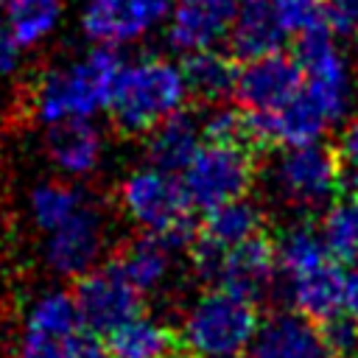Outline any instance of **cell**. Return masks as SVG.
<instances>
[{
  "instance_id": "cell-29",
  "label": "cell",
  "mask_w": 358,
  "mask_h": 358,
  "mask_svg": "<svg viewBox=\"0 0 358 358\" xmlns=\"http://www.w3.org/2000/svg\"><path fill=\"white\" fill-rule=\"evenodd\" d=\"M319 336L333 358H350L358 350V324L347 310L333 313L330 319L319 322Z\"/></svg>"
},
{
  "instance_id": "cell-30",
  "label": "cell",
  "mask_w": 358,
  "mask_h": 358,
  "mask_svg": "<svg viewBox=\"0 0 358 358\" xmlns=\"http://www.w3.org/2000/svg\"><path fill=\"white\" fill-rule=\"evenodd\" d=\"M274 14L285 34H299L316 22L324 20V3L322 0H271Z\"/></svg>"
},
{
  "instance_id": "cell-31",
  "label": "cell",
  "mask_w": 358,
  "mask_h": 358,
  "mask_svg": "<svg viewBox=\"0 0 358 358\" xmlns=\"http://www.w3.org/2000/svg\"><path fill=\"white\" fill-rule=\"evenodd\" d=\"M324 22L330 25L333 34L358 36V0H327Z\"/></svg>"
},
{
  "instance_id": "cell-33",
  "label": "cell",
  "mask_w": 358,
  "mask_h": 358,
  "mask_svg": "<svg viewBox=\"0 0 358 358\" xmlns=\"http://www.w3.org/2000/svg\"><path fill=\"white\" fill-rule=\"evenodd\" d=\"M17 62H20V45L11 36V31L6 25V17L0 14V78H6L8 73H14Z\"/></svg>"
},
{
  "instance_id": "cell-12",
  "label": "cell",
  "mask_w": 358,
  "mask_h": 358,
  "mask_svg": "<svg viewBox=\"0 0 358 358\" xmlns=\"http://www.w3.org/2000/svg\"><path fill=\"white\" fill-rule=\"evenodd\" d=\"M173 0H84L81 28L98 45H126L171 14Z\"/></svg>"
},
{
  "instance_id": "cell-11",
  "label": "cell",
  "mask_w": 358,
  "mask_h": 358,
  "mask_svg": "<svg viewBox=\"0 0 358 358\" xmlns=\"http://www.w3.org/2000/svg\"><path fill=\"white\" fill-rule=\"evenodd\" d=\"M106 246V215L98 204L84 199L78 210L48 232L45 263L62 277H78L101 263Z\"/></svg>"
},
{
  "instance_id": "cell-5",
  "label": "cell",
  "mask_w": 358,
  "mask_h": 358,
  "mask_svg": "<svg viewBox=\"0 0 358 358\" xmlns=\"http://www.w3.org/2000/svg\"><path fill=\"white\" fill-rule=\"evenodd\" d=\"M187 249L196 277L210 288L218 285L260 302L277 280L274 241L266 232H257L235 246H218L201 235H193Z\"/></svg>"
},
{
  "instance_id": "cell-21",
  "label": "cell",
  "mask_w": 358,
  "mask_h": 358,
  "mask_svg": "<svg viewBox=\"0 0 358 358\" xmlns=\"http://www.w3.org/2000/svg\"><path fill=\"white\" fill-rule=\"evenodd\" d=\"M182 78L187 98L199 101L201 106L227 103L235 98V81H238V62L227 53H218L213 48L190 50L182 62Z\"/></svg>"
},
{
  "instance_id": "cell-36",
  "label": "cell",
  "mask_w": 358,
  "mask_h": 358,
  "mask_svg": "<svg viewBox=\"0 0 358 358\" xmlns=\"http://www.w3.org/2000/svg\"><path fill=\"white\" fill-rule=\"evenodd\" d=\"M6 3H8V0H0V8H3V6H6Z\"/></svg>"
},
{
  "instance_id": "cell-6",
  "label": "cell",
  "mask_w": 358,
  "mask_h": 358,
  "mask_svg": "<svg viewBox=\"0 0 358 358\" xmlns=\"http://www.w3.org/2000/svg\"><path fill=\"white\" fill-rule=\"evenodd\" d=\"M14 358H106V347L81 324L73 294L48 291L31 305Z\"/></svg>"
},
{
  "instance_id": "cell-25",
  "label": "cell",
  "mask_w": 358,
  "mask_h": 358,
  "mask_svg": "<svg viewBox=\"0 0 358 358\" xmlns=\"http://www.w3.org/2000/svg\"><path fill=\"white\" fill-rule=\"evenodd\" d=\"M274 255H277V274H282V277L299 274V271L333 257L322 241V232L308 221L288 227L280 235V241H274Z\"/></svg>"
},
{
  "instance_id": "cell-14",
  "label": "cell",
  "mask_w": 358,
  "mask_h": 358,
  "mask_svg": "<svg viewBox=\"0 0 358 358\" xmlns=\"http://www.w3.org/2000/svg\"><path fill=\"white\" fill-rule=\"evenodd\" d=\"M241 0H173L168 20V42L182 50H204L227 39Z\"/></svg>"
},
{
  "instance_id": "cell-3",
  "label": "cell",
  "mask_w": 358,
  "mask_h": 358,
  "mask_svg": "<svg viewBox=\"0 0 358 358\" xmlns=\"http://www.w3.org/2000/svg\"><path fill=\"white\" fill-rule=\"evenodd\" d=\"M117 204L129 221L143 232L162 235L173 249H187L196 235L193 204L176 173L154 165L131 171L117 187Z\"/></svg>"
},
{
  "instance_id": "cell-37",
  "label": "cell",
  "mask_w": 358,
  "mask_h": 358,
  "mask_svg": "<svg viewBox=\"0 0 358 358\" xmlns=\"http://www.w3.org/2000/svg\"><path fill=\"white\" fill-rule=\"evenodd\" d=\"M350 358H358V350H355V352H352V355H350Z\"/></svg>"
},
{
  "instance_id": "cell-9",
  "label": "cell",
  "mask_w": 358,
  "mask_h": 358,
  "mask_svg": "<svg viewBox=\"0 0 358 358\" xmlns=\"http://www.w3.org/2000/svg\"><path fill=\"white\" fill-rule=\"evenodd\" d=\"M271 179L288 204L299 210H316L336 199L344 185V168L336 148L316 140L285 148L271 171Z\"/></svg>"
},
{
  "instance_id": "cell-28",
  "label": "cell",
  "mask_w": 358,
  "mask_h": 358,
  "mask_svg": "<svg viewBox=\"0 0 358 358\" xmlns=\"http://www.w3.org/2000/svg\"><path fill=\"white\" fill-rule=\"evenodd\" d=\"M201 140H213V143H243L252 145V134H249V115L246 109L238 103H215L210 106V112L201 120ZM257 151V148H255Z\"/></svg>"
},
{
  "instance_id": "cell-1",
  "label": "cell",
  "mask_w": 358,
  "mask_h": 358,
  "mask_svg": "<svg viewBox=\"0 0 358 358\" xmlns=\"http://www.w3.org/2000/svg\"><path fill=\"white\" fill-rule=\"evenodd\" d=\"M120 56L109 45H95L84 56L45 70L31 90V109L42 123L62 117H92L109 106Z\"/></svg>"
},
{
  "instance_id": "cell-20",
  "label": "cell",
  "mask_w": 358,
  "mask_h": 358,
  "mask_svg": "<svg viewBox=\"0 0 358 358\" xmlns=\"http://www.w3.org/2000/svg\"><path fill=\"white\" fill-rule=\"evenodd\" d=\"M145 134H148L145 143L148 162L159 171L182 173L193 159L196 148L201 145V120H196V115L187 109H176Z\"/></svg>"
},
{
  "instance_id": "cell-35",
  "label": "cell",
  "mask_w": 358,
  "mask_h": 358,
  "mask_svg": "<svg viewBox=\"0 0 358 358\" xmlns=\"http://www.w3.org/2000/svg\"><path fill=\"white\" fill-rule=\"evenodd\" d=\"M179 358H238V355H196V352H185V350H182Z\"/></svg>"
},
{
  "instance_id": "cell-18",
  "label": "cell",
  "mask_w": 358,
  "mask_h": 358,
  "mask_svg": "<svg viewBox=\"0 0 358 358\" xmlns=\"http://www.w3.org/2000/svg\"><path fill=\"white\" fill-rule=\"evenodd\" d=\"M285 28L280 25L271 0H241L229 39V56L235 62H249L266 53H274L285 42Z\"/></svg>"
},
{
  "instance_id": "cell-22",
  "label": "cell",
  "mask_w": 358,
  "mask_h": 358,
  "mask_svg": "<svg viewBox=\"0 0 358 358\" xmlns=\"http://www.w3.org/2000/svg\"><path fill=\"white\" fill-rule=\"evenodd\" d=\"M173 252H179V249H173L162 235L140 232L131 241H126L115 252L112 260L120 266V271L131 280V285L140 294H148V291H157L165 282V277L171 271Z\"/></svg>"
},
{
  "instance_id": "cell-17",
  "label": "cell",
  "mask_w": 358,
  "mask_h": 358,
  "mask_svg": "<svg viewBox=\"0 0 358 358\" xmlns=\"http://www.w3.org/2000/svg\"><path fill=\"white\" fill-rule=\"evenodd\" d=\"M45 148L50 162L67 176H87L103 154V134L90 117H62L48 123Z\"/></svg>"
},
{
  "instance_id": "cell-7",
  "label": "cell",
  "mask_w": 358,
  "mask_h": 358,
  "mask_svg": "<svg viewBox=\"0 0 358 358\" xmlns=\"http://www.w3.org/2000/svg\"><path fill=\"white\" fill-rule=\"evenodd\" d=\"M255 176L257 151L252 145L204 140L182 171V185L193 207L210 210L215 204L246 196L255 185Z\"/></svg>"
},
{
  "instance_id": "cell-27",
  "label": "cell",
  "mask_w": 358,
  "mask_h": 358,
  "mask_svg": "<svg viewBox=\"0 0 358 358\" xmlns=\"http://www.w3.org/2000/svg\"><path fill=\"white\" fill-rule=\"evenodd\" d=\"M81 201H84V193L78 187H73L67 182H42L31 190L28 207H31L34 224L42 232H50L64 218H70Z\"/></svg>"
},
{
  "instance_id": "cell-34",
  "label": "cell",
  "mask_w": 358,
  "mask_h": 358,
  "mask_svg": "<svg viewBox=\"0 0 358 358\" xmlns=\"http://www.w3.org/2000/svg\"><path fill=\"white\" fill-rule=\"evenodd\" d=\"M344 310L358 324V268L352 274H347V282H344Z\"/></svg>"
},
{
  "instance_id": "cell-2",
  "label": "cell",
  "mask_w": 358,
  "mask_h": 358,
  "mask_svg": "<svg viewBox=\"0 0 358 358\" xmlns=\"http://www.w3.org/2000/svg\"><path fill=\"white\" fill-rule=\"evenodd\" d=\"M187 101L179 64L162 56H143L120 64L109 95V112L123 134H145Z\"/></svg>"
},
{
  "instance_id": "cell-23",
  "label": "cell",
  "mask_w": 358,
  "mask_h": 358,
  "mask_svg": "<svg viewBox=\"0 0 358 358\" xmlns=\"http://www.w3.org/2000/svg\"><path fill=\"white\" fill-rule=\"evenodd\" d=\"M257 232H266V215L246 196L204 210V218L196 227V235H201L218 246H235Z\"/></svg>"
},
{
  "instance_id": "cell-32",
  "label": "cell",
  "mask_w": 358,
  "mask_h": 358,
  "mask_svg": "<svg viewBox=\"0 0 358 358\" xmlns=\"http://www.w3.org/2000/svg\"><path fill=\"white\" fill-rule=\"evenodd\" d=\"M333 148L338 154V162H341L344 173L347 171H355L358 173V115L344 123V129L338 134V143Z\"/></svg>"
},
{
  "instance_id": "cell-4",
  "label": "cell",
  "mask_w": 358,
  "mask_h": 358,
  "mask_svg": "<svg viewBox=\"0 0 358 358\" xmlns=\"http://www.w3.org/2000/svg\"><path fill=\"white\" fill-rule=\"evenodd\" d=\"M257 327L260 310L255 299L213 285L193 299L176 333L185 352L238 355L252 344Z\"/></svg>"
},
{
  "instance_id": "cell-10",
  "label": "cell",
  "mask_w": 358,
  "mask_h": 358,
  "mask_svg": "<svg viewBox=\"0 0 358 358\" xmlns=\"http://www.w3.org/2000/svg\"><path fill=\"white\" fill-rule=\"evenodd\" d=\"M70 294L81 324L101 338L126 319L143 313V294L131 285L115 260L95 263L90 271L78 274Z\"/></svg>"
},
{
  "instance_id": "cell-26",
  "label": "cell",
  "mask_w": 358,
  "mask_h": 358,
  "mask_svg": "<svg viewBox=\"0 0 358 358\" xmlns=\"http://www.w3.org/2000/svg\"><path fill=\"white\" fill-rule=\"evenodd\" d=\"M6 25L20 48L42 42L62 17V0H8L3 6Z\"/></svg>"
},
{
  "instance_id": "cell-19",
  "label": "cell",
  "mask_w": 358,
  "mask_h": 358,
  "mask_svg": "<svg viewBox=\"0 0 358 358\" xmlns=\"http://www.w3.org/2000/svg\"><path fill=\"white\" fill-rule=\"evenodd\" d=\"M106 358H179L182 341L173 327L151 316H131L103 336Z\"/></svg>"
},
{
  "instance_id": "cell-16",
  "label": "cell",
  "mask_w": 358,
  "mask_h": 358,
  "mask_svg": "<svg viewBox=\"0 0 358 358\" xmlns=\"http://www.w3.org/2000/svg\"><path fill=\"white\" fill-rule=\"evenodd\" d=\"M288 282V305L310 322H324L333 313L344 310V282L347 274L336 257H327L299 274L285 277Z\"/></svg>"
},
{
  "instance_id": "cell-13",
  "label": "cell",
  "mask_w": 358,
  "mask_h": 358,
  "mask_svg": "<svg viewBox=\"0 0 358 358\" xmlns=\"http://www.w3.org/2000/svg\"><path fill=\"white\" fill-rule=\"evenodd\" d=\"M302 90V67L282 50L238 64L235 101L249 112H271Z\"/></svg>"
},
{
  "instance_id": "cell-15",
  "label": "cell",
  "mask_w": 358,
  "mask_h": 358,
  "mask_svg": "<svg viewBox=\"0 0 358 358\" xmlns=\"http://www.w3.org/2000/svg\"><path fill=\"white\" fill-rule=\"evenodd\" d=\"M252 358H333L319 336L316 322L296 310H280L260 319L252 338Z\"/></svg>"
},
{
  "instance_id": "cell-24",
  "label": "cell",
  "mask_w": 358,
  "mask_h": 358,
  "mask_svg": "<svg viewBox=\"0 0 358 358\" xmlns=\"http://www.w3.org/2000/svg\"><path fill=\"white\" fill-rule=\"evenodd\" d=\"M322 241L338 263L358 266V182H344L322 218Z\"/></svg>"
},
{
  "instance_id": "cell-8",
  "label": "cell",
  "mask_w": 358,
  "mask_h": 358,
  "mask_svg": "<svg viewBox=\"0 0 358 358\" xmlns=\"http://www.w3.org/2000/svg\"><path fill=\"white\" fill-rule=\"evenodd\" d=\"M294 59L302 67L305 92L316 101V106L324 112L330 126L336 120H341L350 109L352 76H350L347 59L338 50L336 39H333V31L324 20L296 34Z\"/></svg>"
}]
</instances>
